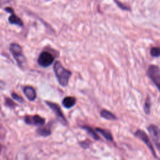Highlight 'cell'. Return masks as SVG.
<instances>
[{
	"mask_svg": "<svg viewBox=\"0 0 160 160\" xmlns=\"http://www.w3.org/2000/svg\"><path fill=\"white\" fill-rule=\"evenodd\" d=\"M53 69L59 84L62 87L66 86L71 76V72L64 68L59 61L55 62Z\"/></svg>",
	"mask_w": 160,
	"mask_h": 160,
	"instance_id": "obj_1",
	"label": "cell"
},
{
	"mask_svg": "<svg viewBox=\"0 0 160 160\" xmlns=\"http://www.w3.org/2000/svg\"><path fill=\"white\" fill-rule=\"evenodd\" d=\"M9 51L16 60L19 68H22L26 64V59L23 54L22 48L16 43H11L9 45Z\"/></svg>",
	"mask_w": 160,
	"mask_h": 160,
	"instance_id": "obj_2",
	"label": "cell"
},
{
	"mask_svg": "<svg viewBox=\"0 0 160 160\" xmlns=\"http://www.w3.org/2000/svg\"><path fill=\"white\" fill-rule=\"evenodd\" d=\"M147 74L151 79L156 87L159 89L160 88V71L156 65H150L148 69Z\"/></svg>",
	"mask_w": 160,
	"mask_h": 160,
	"instance_id": "obj_3",
	"label": "cell"
},
{
	"mask_svg": "<svg viewBox=\"0 0 160 160\" xmlns=\"http://www.w3.org/2000/svg\"><path fill=\"white\" fill-rule=\"evenodd\" d=\"M54 59V57L51 53L46 51H43L39 54L38 59V62L41 66L47 68L53 62Z\"/></svg>",
	"mask_w": 160,
	"mask_h": 160,
	"instance_id": "obj_4",
	"label": "cell"
},
{
	"mask_svg": "<svg viewBox=\"0 0 160 160\" xmlns=\"http://www.w3.org/2000/svg\"><path fill=\"white\" fill-rule=\"evenodd\" d=\"M148 131L150 134L151 138L155 143L158 149H159L160 146V136H159V128L154 125L151 124L148 127Z\"/></svg>",
	"mask_w": 160,
	"mask_h": 160,
	"instance_id": "obj_5",
	"label": "cell"
},
{
	"mask_svg": "<svg viewBox=\"0 0 160 160\" xmlns=\"http://www.w3.org/2000/svg\"><path fill=\"white\" fill-rule=\"evenodd\" d=\"M135 136L136 137H138L139 139H140L141 141H142L149 148V149L151 150V153L152 154V155L156 158H158L156 154V152H155V150L151 144V142H150V140L148 136V135L142 130L141 129H139L136 132H135Z\"/></svg>",
	"mask_w": 160,
	"mask_h": 160,
	"instance_id": "obj_6",
	"label": "cell"
},
{
	"mask_svg": "<svg viewBox=\"0 0 160 160\" xmlns=\"http://www.w3.org/2000/svg\"><path fill=\"white\" fill-rule=\"evenodd\" d=\"M46 103L52 110V111L56 114L57 117L59 118V119L61 121V122L63 124L66 125L68 124V122H67L65 117L64 116L63 113L61 111V108L58 104L52 102H49V101H46Z\"/></svg>",
	"mask_w": 160,
	"mask_h": 160,
	"instance_id": "obj_7",
	"label": "cell"
},
{
	"mask_svg": "<svg viewBox=\"0 0 160 160\" xmlns=\"http://www.w3.org/2000/svg\"><path fill=\"white\" fill-rule=\"evenodd\" d=\"M25 121L27 124L31 125L42 126L45 123V119L38 115L27 116L25 118Z\"/></svg>",
	"mask_w": 160,
	"mask_h": 160,
	"instance_id": "obj_8",
	"label": "cell"
},
{
	"mask_svg": "<svg viewBox=\"0 0 160 160\" xmlns=\"http://www.w3.org/2000/svg\"><path fill=\"white\" fill-rule=\"evenodd\" d=\"M23 92L26 98L29 101H34L36 98V92L31 86H26L23 89Z\"/></svg>",
	"mask_w": 160,
	"mask_h": 160,
	"instance_id": "obj_9",
	"label": "cell"
},
{
	"mask_svg": "<svg viewBox=\"0 0 160 160\" xmlns=\"http://www.w3.org/2000/svg\"><path fill=\"white\" fill-rule=\"evenodd\" d=\"M8 21L11 24L18 25L21 27H22L23 26V22H22V20L18 16H17L14 12L11 14V16L8 18Z\"/></svg>",
	"mask_w": 160,
	"mask_h": 160,
	"instance_id": "obj_10",
	"label": "cell"
},
{
	"mask_svg": "<svg viewBox=\"0 0 160 160\" xmlns=\"http://www.w3.org/2000/svg\"><path fill=\"white\" fill-rule=\"evenodd\" d=\"M76 104V98L72 96H67L62 100V105L66 108H72Z\"/></svg>",
	"mask_w": 160,
	"mask_h": 160,
	"instance_id": "obj_11",
	"label": "cell"
},
{
	"mask_svg": "<svg viewBox=\"0 0 160 160\" xmlns=\"http://www.w3.org/2000/svg\"><path fill=\"white\" fill-rule=\"evenodd\" d=\"M43 125H42V126L38 128L37 132L39 135L42 136H48L50 135L51 134V129L49 128V125L43 126Z\"/></svg>",
	"mask_w": 160,
	"mask_h": 160,
	"instance_id": "obj_12",
	"label": "cell"
},
{
	"mask_svg": "<svg viewBox=\"0 0 160 160\" xmlns=\"http://www.w3.org/2000/svg\"><path fill=\"white\" fill-rule=\"evenodd\" d=\"M101 116L103 118H105L108 120H115L116 119V117L114 114H112L111 112L106 110V109H102L101 112H100Z\"/></svg>",
	"mask_w": 160,
	"mask_h": 160,
	"instance_id": "obj_13",
	"label": "cell"
},
{
	"mask_svg": "<svg viewBox=\"0 0 160 160\" xmlns=\"http://www.w3.org/2000/svg\"><path fill=\"white\" fill-rule=\"evenodd\" d=\"M96 131L99 132L104 138H105L108 141H112V136L109 131L106 129H103L101 128H96Z\"/></svg>",
	"mask_w": 160,
	"mask_h": 160,
	"instance_id": "obj_14",
	"label": "cell"
},
{
	"mask_svg": "<svg viewBox=\"0 0 160 160\" xmlns=\"http://www.w3.org/2000/svg\"><path fill=\"white\" fill-rule=\"evenodd\" d=\"M83 129H84L89 134V135H91L92 136V138L93 139H94L95 140H99V136L94 132V131L90 127L87 126H84L82 127Z\"/></svg>",
	"mask_w": 160,
	"mask_h": 160,
	"instance_id": "obj_15",
	"label": "cell"
},
{
	"mask_svg": "<svg viewBox=\"0 0 160 160\" xmlns=\"http://www.w3.org/2000/svg\"><path fill=\"white\" fill-rule=\"evenodd\" d=\"M150 108H151V100L149 97H148L145 101L144 106V110L146 114H149L150 113Z\"/></svg>",
	"mask_w": 160,
	"mask_h": 160,
	"instance_id": "obj_16",
	"label": "cell"
},
{
	"mask_svg": "<svg viewBox=\"0 0 160 160\" xmlns=\"http://www.w3.org/2000/svg\"><path fill=\"white\" fill-rule=\"evenodd\" d=\"M151 55L154 58H158L160 55V49L158 47H153L150 51Z\"/></svg>",
	"mask_w": 160,
	"mask_h": 160,
	"instance_id": "obj_17",
	"label": "cell"
},
{
	"mask_svg": "<svg viewBox=\"0 0 160 160\" xmlns=\"http://www.w3.org/2000/svg\"><path fill=\"white\" fill-rule=\"evenodd\" d=\"M11 96L12 97V98L16 101H18V102H22L24 101V99H22V97L19 96V95H18L16 93H12L11 94Z\"/></svg>",
	"mask_w": 160,
	"mask_h": 160,
	"instance_id": "obj_18",
	"label": "cell"
},
{
	"mask_svg": "<svg viewBox=\"0 0 160 160\" xmlns=\"http://www.w3.org/2000/svg\"><path fill=\"white\" fill-rule=\"evenodd\" d=\"M114 2H116V4L121 8V9H123V10H130V9L128 7V6H126V5H124V4H122L121 2H119V1H118L117 0H114Z\"/></svg>",
	"mask_w": 160,
	"mask_h": 160,
	"instance_id": "obj_19",
	"label": "cell"
},
{
	"mask_svg": "<svg viewBox=\"0 0 160 160\" xmlns=\"http://www.w3.org/2000/svg\"><path fill=\"white\" fill-rule=\"evenodd\" d=\"M6 104H7L8 106H11V107H12V106H14L15 105V104L14 103V102H13L12 100H11L10 99H8V98L6 99Z\"/></svg>",
	"mask_w": 160,
	"mask_h": 160,
	"instance_id": "obj_20",
	"label": "cell"
},
{
	"mask_svg": "<svg viewBox=\"0 0 160 160\" xmlns=\"http://www.w3.org/2000/svg\"><path fill=\"white\" fill-rule=\"evenodd\" d=\"M11 0H0V8L3 5L9 3Z\"/></svg>",
	"mask_w": 160,
	"mask_h": 160,
	"instance_id": "obj_21",
	"label": "cell"
},
{
	"mask_svg": "<svg viewBox=\"0 0 160 160\" xmlns=\"http://www.w3.org/2000/svg\"><path fill=\"white\" fill-rule=\"evenodd\" d=\"M4 10L6 11H7L8 12H9V13H12V12H14V10H13V9H12L11 8H10V7H8V8H6L5 9H4Z\"/></svg>",
	"mask_w": 160,
	"mask_h": 160,
	"instance_id": "obj_22",
	"label": "cell"
},
{
	"mask_svg": "<svg viewBox=\"0 0 160 160\" xmlns=\"http://www.w3.org/2000/svg\"><path fill=\"white\" fill-rule=\"evenodd\" d=\"M3 86H4V82L2 81H0V89H2L3 88Z\"/></svg>",
	"mask_w": 160,
	"mask_h": 160,
	"instance_id": "obj_23",
	"label": "cell"
},
{
	"mask_svg": "<svg viewBox=\"0 0 160 160\" xmlns=\"http://www.w3.org/2000/svg\"><path fill=\"white\" fill-rule=\"evenodd\" d=\"M1 146H0V151H1Z\"/></svg>",
	"mask_w": 160,
	"mask_h": 160,
	"instance_id": "obj_24",
	"label": "cell"
}]
</instances>
